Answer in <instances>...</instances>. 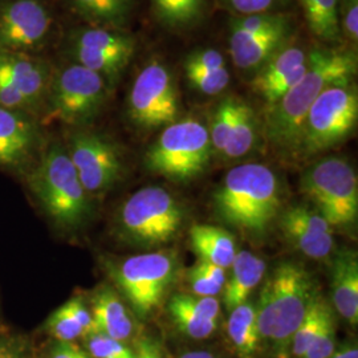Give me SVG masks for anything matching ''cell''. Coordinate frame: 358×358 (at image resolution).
Wrapping results in <instances>:
<instances>
[{
  "mask_svg": "<svg viewBox=\"0 0 358 358\" xmlns=\"http://www.w3.org/2000/svg\"><path fill=\"white\" fill-rule=\"evenodd\" d=\"M357 68V53L353 50L312 48L304 76L266 109L263 134L269 145L278 152L296 154L308 112L321 92L333 84L353 81Z\"/></svg>",
  "mask_w": 358,
  "mask_h": 358,
  "instance_id": "6da1fadb",
  "label": "cell"
},
{
  "mask_svg": "<svg viewBox=\"0 0 358 358\" xmlns=\"http://www.w3.org/2000/svg\"><path fill=\"white\" fill-rule=\"evenodd\" d=\"M217 215L241 230L262 234L278 215L279 182L266 165L232 167L214 195Z\"/></svg>",
  "mask_w": 358,
  "mask_h": 358,
  "instance_id": "7a4b0ae2",
  "label": "cell"
},
{
  "mask_svg": "<svg viewBox=\"0 0 358 358\" xmlns=\"http://www.w3.org/2000/svg\"><path fill=\"white\" fill-rule=\"evenodd\" d=\"M316 294L306 268L291 262L279 264L260 292L256 310L260 338L276 346L291 341Z\"/></svg>",
  "mask_w": 358,
  "mask_h": 358,
  "instance_id": "3957f363",
  "label": "cell"
},
{
  "mask_svg": "<svg viewBox=\"0 0 358 358\" xmlns=\"http://www.w3.org/2000/svg\"><path fill=\"white\" fill-rule=\"evenodd\" d=\"M28 183L45 213L65 229L80 226L90 214V202L66 149L51 145L31 171Z\"/></svg>",
  "mask_w": 358,
  "mask_h": 358,
  "instance_id": "277c9868",
  "label": "cell"
},
{
  "mask_svg": "<svg viewBox=\"0 0 358 358\" xmlns=\"http://www.w3.org/2000/svg\"><path fill=\"white\" fill-rule=\"evenodd\" d=\"M213 154L207 127L196 120L167 125L145 155V165L158 176L186 182L205 171Z\"/></svg>",
  "mask_w": 358,
  "mask_h": 358,
  "instance_id": "5b68a950",
  "label": "cell"
},
{
  "mask_svg": "<svg viewBox=\"0 0 358 358\" xmlns=\"http://www.w3.org/2000/svg\"><path fill=\"white\" fill-rule=\"evenodd\" d=\"M358 92L355 81L321 92L308 112L296 154L313 157L345 141L357 125Z\"/></svg>",
  "mask_w": 358,
  "mask_h": 358,
  "instance_id": "8992f818",
  "label": "cell"
},
{
  "mask_svg": "<svg viewBox=\"0 0 358 358\" xmlns=\"http://www.w3.org/2000/svg\"><path fill=\"white\" fill-rule=\"evenodd\" d=\"M63 53L68 62L100 75L113 90L136 53V38L125 29L84 24L68 32Z\"/></svg>",
  "mask_w": 358,
  "mask_h": 358,
  "instance_id": "52a82bcc",
  "label": "cell"
},
{
  "mask_svg": "<svg viewBox=\"0 0 358 358\" xmlns=\"http://www.w3.org/2000/svg\"><path fill=\"white\" fill-rule=\"evenodd\" d=\"M109 92V85L100 75L66 62L53 68L44 106L52 120L85 125L101 112Z\"/></svg>",
  "mask_w": 358,
  "mask_h": 358,
  "instance_id": "ba28073f",
  "label": "cell"
},
{
  "mask_svg": "<svg viewBox=\"0 0 358 358\" xmlns=\"http://www.w3.org/2000/svg\"><path fill=\"white\" fill-rule=\"evenodd\" d=\"M301 190L315 203L331 227H346L358 214V179L343 157H327L308 169Z\"/></svg>",
  "mask_w": 358,
  "mask_h": 358,
  "instance_id": "9c48e42d",
  "label": "cell"
},
{
  "mask_svg": "<svg viewBox=\"0 0 358 358\" xmlns=\"http://www.w3.org/2000/svg\"><path fill=\"white\" fill-rule=\"evenodd\" d=\"M121 229L136 243L164 244L174 239L182 224L178 202L162 187H145L133 194L120 214Z\"/></svg>",
  "mask_w": 358,
  "mask_h": 358,
  "instance_id": "30bf717a",
  "label": "cell"
},
{
  "mask_svg": "<svg viewBox=\"0 0 358 358\" xmlns=\"http://www.w3.org/2000/svg\"><path fill=\"white\" fill-rule=\"evenodd\" d=\"M128 115L138 128L157 129L177 121V83L166 65L150 62L134 78L128 94Z\"/></svg>",
  "mask_w": 358,
  "mask_h": 358,
  "instance_id": "8fae6325",
  "label": "cell"
},
{
  "mask_svg": "<svg viewBox=\"0 0 358 358\" xmlns=\"http://www.w3.org/2000/svg\"><path fill=\"white\" fill-rule=\"evenodd\" d=\"M174 273V256L150 252L124 260L113 269L112 275L136 313L146 317L161 304Z\"/></svg>",
  "mask_w": 358,
  "mask_h": 358,
  "instance_id": "7c38bea8",
  "label": "cell"
},
{
  "mask_svg": "<svg viewBox=\"0 0 358 358\" xmlns=\"http://www.w3.org/2000/svg\"><path fill=\"white\" fill-rule=\"evenodd\" d=\"M53 66L40 56L0 52V105L27 113L45 103Z\"/></svg>",
  "mask_w": 358,
  "mask_h": 358,
  "instance_id": "4fadbf2b",
  "label": "cell"
},
{
  "mask_svg": "<svg viewBox=\"0 0 358 358\" xmlns=\"http://www.w3.org/2000/svg\"><path fill=\"white\" fill-rule=\"evenodd\" d=\"M55 34V16L44 0H0V52L38 56Z\"/></svg>",
  "mask_w": 358,
  "mask_h": 358,
  "instance_id": "5bb4252c",
  "label": "cell"
},
{
  "mask_svg": "<svg viewBox=\"0 0 358 358\" xmlns=\"http://www.w3.org/2000/svg\"><path fill=\"white\" fill-rule=\"evenodd\" d=\"M66 152L85 192L108 190L122 174L124 162L118 146L100 133H73Z\"/></svg>",
  "mask_w": 358,
  "mask_h": 358,
  "instance_id": "9a60e30c",
  "label": "cell"
},
{
  "mask_svg": "<svg viewBox=\"0 0 358 358\" xmlns=\"http://www.w3.org/2000/svg\"><path fill=\"white\" fill-rule=\"evenodd\" d=\"M294 17L288 13L262 29L245 31L230 27L231 60L243 75L252 77L273 55L294 40Z\"/></svg>",
  "mask_w": 358,
  "mask_h": 358,
  "instance_id": "2e32d148",
  "label": "cell"
},
{
  "mask_svg": "<svg viewBox=\"0 0 358 358\" xmlns=\"http://www.w3.org/2000/svg\"><path fill=\"white\" fill-rule=\"evenodd\" d=\"M309 51L292 40L251 77L252 90L264 100L267 108L278 103L304 76Z\"/></svg>",
  "mask_w": 358,
  "mask_h": 358,
  "instance_id": "e0dca14e",
  "label": "cell"
},
{
  "mask_svg": "<svg viewBox=\"0 0 358 358\" xmlns=\"http://www.w3.org/2000/svg\"><path fill=\"white\" fill-rule=\"evenodd\" d=\"M280 226L285 238L308 257L320 260L331 254L332 227L317 211L296 206L282 214Z\"/></svg>",
  "mask_w": 358,
  "mask_h": 358,
  "instance_id": "ac0fdd59",
  "label": "cell"
},
{
  "mask_svg": "<svg viewBox=\"0 0 358 358\" xmlns=\"http://www.w3.org/2000/svg\"><path fill=\"white\" fill-rule=\"evenodd\" d=\"M38 130L31 115L0 105V166L27 164L38 148Z\"/></svg>",
  "mask_w": 358,
  "mask_h": 358,
  "instance_id": "d6986e66",
  "label": "cell"
},
{
  "mask_svg": "<svg viewBox=\"0 0 358 358\" xmlns=\"http://www.w3.org/2000/svg\"><path fill=\"white\" fill-rule=\"evenodd\" d=\"M183 68L189 84L206 96H217L230 85L227 60L217 48L192 51L185 59Z\"/></svg>",
  "mask_w": 358,
  "mask_h": 358,
  "instance_id": "ffe728a7",
  "label": "cell"
},
{
  "mask_svg": "<svg viewBox=\"0 0 358 358\" xmlns=\"http://www.w3.org/2000/svg\"><path fill=\"white\" fill-rule=\"evenodd\" d=\"M333 304L352 325L358 321V260L356 252L337 254L332 268Z\"/></svg>",
  "mask_w": 358,
  "mask_h": 358,
  "instance_id": "44dd1931",
  "label": "cell"
},
{
  "mask_svg": "<svg viewBox=\"0 0 358 358\" xmlns=\"http://www.w3.org/2000/svg\"><path fill=\"white\" fill-rule=\"evenodd\" d=\"M93 331L101 333L117 341L129 338L134 329V324L120 297L109 288H103L93 297L92 306Z\"/></svg>",
  "mask_w": 358,
  "mask_h": 358,
  "instance_id": "7402d4cb",
  "label": "cell"
},
{
  "mask_svg": "<svg viewBox=\"0 0 358 358\" xmlns=\"http://www.w3.org/2000/svg\"><path fill=\"white\" fill-rule=\"evenodd\" d=\"M230 279L224 284L223 300L229 310L242 306L263 280L266 263L250 251H241L231 264Z\"/></svg>",
  "mask_w": 358,
  "mask_h": 358,
  "instance_id": "603a6c76",
  "label": "cell"
},
{
  "mask_svg": "<svg viewBox=\"0 0 358 358\" xmlns=\"http://www.w3.org/2000/svg\"><path fill=\"white\" fill-rule=\"evenodd\" d=\"M65 7L87 26L125 29L134 10V0H63Z\"/></svg>",
  "mask_w": 358,
  "mask_h": 358,
  "instance_id": "cb8c5ba5",
  "label": "cell"
},
{
  "mask_svg": "<svg viewBox=\"0 0 358 358\" xmlns=\"http://www.w3.org/2000/svg\"><path fill=\"white\" fill-rule=\"evenodd\" d=\"M190 241L199 260L220 268H230L236 255L235 241L230 232L214 226L194 224L190 229Z\"/></svg>",
  "mask_w": 358,
  "mask_h": 358,
  "instance_id": "d4e9b609",
  "label": "cell"
},
{
  "mask_svg": "<svg viewBox=\"0 0 358 358\" xmlns=\"http://www.w3.org/2000/svg\"><path fill=\"white\" fill-rule=\"evenodd\" d=\"M309 32L321 43L341 47L338 0H299Z\"/></svg>",
  "mask_w": 358,
  "mask_h": 358,
  "instance_id": "484cf974",
  "label": "cell"
},
{
  "mask_svg": "<svg viewBox=\"0 0 358 358\" xmlns=\"http://www.w3.org/2000/svg\"><path fill=\"white\" fill-rule=\"evenodd\" d=\"M154 16L171 32H186L205 17L207 0H150Z\"/></svg>",
  "mask_w": 358,
  "mask_h": 358,
  "instance_id": "4316f807",
  "label": "cell"
},
{
  "mask_svg": "<svg viewBox=\"0 0 358 358\" xmlns=\"http://www.w3.org/2000/svg\"><path fill=\"white\" fill-rule=\"evenodd\" d=\"M229 336L242 358H251L255 355L260 341L256 309L250 303H243L231 310L229 319Z\"/></svg>",
  "mask_w": 358,
  "mask_h": 358,
  "instance_id": "83f0119b",
  "label": "cell"
},
{
  "mask_svg": "<svg viewBox=\"0 0 358 358\" xmlns=\"http://www.w3.org/2000/svg\"><path fill=\"white\" fill-rule=\"evenodd\" d=\"M257 128L259 125L254 109L248 103L239 100L223 155L231 159H238L250 153L257 141Z\"/></svg>",
  "mask_w": 358,
  "mask_h": 358,
  "instance_id": "f1b7e54d",
  "label": "cell"
},
{
  "mask_svg": "<svg viewBox=\"0 0 358 358\" xmlns=\"http://www.w3.org/2000/svg\"><path fill=\"white\" fill-rule=\"evenodd\" d=\"M169 312L180 332L192 338H207L217 329V320H208L194 312L186 304L182 294H176L169 303Z\"/></svg>",
  "mask_w": 358,
  "mask_h": 358,
  "instance_id": "f546056e",
  "label": "cell"
},
{
  "mask_svg": "<svg viewBox=\"0 0 358 358\" xmlns=\"http://www.w3.org/2000/svg\"><path fill=\"white\" fill-rule=\"evenodd\" d=\"M329 310H331L329 306L322 300V297L316 294V297L308 308L304 319L300 322L299 328L296 329L294 337L291 340L292 352L296 357H304V355L307 353L309 346L313 343L316 334L320 329L325 315Z\"/></svg>",
  "mask_w": 358,
  "mask_h": 358,
  "instance_id": "4dcf8cb0",
  "label": "cell"
},
{
  "mask_svg": "<svg viewBox=\"0 0 358 358\" xmlns=\"http://www.w3.org/2000/svg\"><path fill=\"white\" fill-rule=\"evenodd\" d=\"M238 105H239V99H235V97L223 99L220 103H217L214 113L211 115L210 125L207 127L213 152H217L220 155H223L226 143L229 141L232 124L238 110Z\"/></svg>",
  "mask_w": 358,
  "mask_h": 358,
  "instance_id": "1f68e13d",
  "label": "cell"
},
{
  "mask_svg": "<svg viewBox=\"0 0 358 358\" xmlns=\"http://www.w3.org/2000/svg\"><path fill=\"white\" fill-rule=\"evenodd\" d=\"M189 282L195 296H213L222 292L227 282L224 269L199 260L189 272Z\"/></svg>",
  "mask_w": 358,
  "mask_h": 358,
  "instance_id": "d6a6232c",
  "label": "cell"
},
{
  "mask_svg": "<svg viewBox=\"0 0 358 358\" xmlns=\"http://www.w3.org/2000/svg\"><path fill=\"white\" fill-rule=\"evenodd\" d=\"M45 328L57 341L63 343H72L78 337L84 336L83 328L71 316V313L65 309L64 306L52 313L47 320Z\"/></svg>",
  "mask_w": 358,
  "mask_h": 358,
  "instance_id": "836d02e7",
  "label": "cell"
},
{
  "mask_svg": "<svg viewBox=\"0 0 358 358\" xmlns=\"http://www.w3.org/2000/svg\"><path fill=\"white\" fill-rule=\"evenodd\" d=\"M235 16L256 13H284L292 0H219Z\"/></svg>",
  "mask_w": 358,
  "mask_h": 358,
  "instance_id": "e575fe53",
  "label": "cell"
},
{
  "mask_svg": "<svg viewBox=\"0 0 358 358\" xmlns=\"http://www.w3.org/2000/svg\"><path fill=\"white\" fill-rule=\"evenodd\" d=\"M336 352V327L332 310H329L321 324L313 343L303 358H329Z\"/></svg>",
  "mask_w": 358,
  "mask_h": 358,
  "instance_id": "d590c367",
  "label": "cell"
},
{
  "mask_svg": "<svg viewBox=\"0 0 358 358\" xmlns=\"http://www.w3.org/2000/svg\"><path fill=\"white\" fill-rule=\"evenodd\" d=\"M87 345L93 358H136V355L121 341L101 333L88 334Z\"/></svg>",
  "mask_w": 358,
  "mask_h": 358,
  "instance_id": "8d00e7d4",
  "label": "cell"
},
{
  "mask_svg": "<svg viewBox=\"0 0 358 358\" xmlns=\"http://www.w3.org/2000/svg\"><path fill=\"white\" fill-rule=\"evenodd\" d=\"M338 23L343 41L356 51L358 43V0H338Z\"/></svg>",
  "mask_w": 358,
  "mask_h": 358,
  "instance_id": "74e56055",
  "label": "cell"
},
{
  "mask_svg": "<svg viewBox=\"0 0 358 358\" xmlns=\"http://www.w3.org/2000/svg\"><path fill=\"white\" fill-rule=\"evenodd\" d=\"M182 297L186 304L202 317L208 320H217V316L220 313V304L215 297L195 294H182Z\"/></svg>",
  "mask_w": 358,
  "mask_h": 358,
  "instance_id": "f35d334b",
  "label": "cell"
},
{
  "mask_svg": "<svg viewBox=\"0 0 358 358\" xmlns=\"http://www.w3.org/2000/svg\"><path fill=\"white\" fill-rule=\"evenodd\" d=\"M64 308L71 313V316L78 322V325L83 328L84 336H88L93 331V319L92 313L84 306L81 299L75 297L65 303Z\"/></svg>",
  "mask_w": 358,
  "mask_h": 358,
  "instance_id": "ab89813d",
  "label": "cell"
},
{
  "mask_svg": "<svg viewBox=\"0 0 358 358\" xmlns=\"http://www.w3.org/2000/svg\"><path fill=\"white\" fill-rule=\"evenodd\" d=\"M48 358H93L90 353H87L84 349L77 346L73 343H63L59 341L56 345L52 348L51 353Z\"/></svg>",
  "mask_w": 358,
  "mask_h": 358,
  "instance_id": "60d3db41",
  "label": "cell"
},
{
  "mask_svg": "<svg viewBox=\"0 0 358 358\" xmlns=\"http://www.w3.org/2000/svg\"><path fill=\"white\" fill-rule=\"evenodd\" d=\"M136 358H164L162 349L159 344L152 338H143L137 346Z\"/></svg>",
  "mask_w": 358,
  "mask_h": 358,
  "instance_id": "b9f144b4",
  "label": "cell"
},
{
  "mask_svg": "<svg viewBox=\"0 0 358 358\" xmlns=\"http://www.w3.org/2000/svg\"><path fill=\"white\" fill-rule=\"evenodd\" d=\"M329 358H358L357 346L352 345L340 349L338 352H334Z\"/></svg>",
  "mask_w": 358,
  "mask_h": 358,
  "instance_id": "7bdbcfd3",
  "label": "cell"
},
{
  "mask_svg": "<svg viewBox=\"0 0 358 358\" xmlns=\"http://www.w3.org/2000/svg\"><path fill=\"white\" fill-rule=\"evenodd\" d=\"M0 358H17V355L11 346L0 343Z\"/></svg>",
  "mask_w": 358,
  "mask_h": 358,
  "instance_id": "ee69618b",
  "label": "cell"
},
{
  "mask_svg": "<svg viewBox=\"0 0 358 358\" xmlns=\"http://www.w3.org/2000/svg\"><path fill=\"white\" fill-rule=\"evenodd\" d=\"M180 358H214V356L205 350H198V352H189Z\"/></svg>",
  "mask_w": 358,
  "mask_h": 358,
  "instance_id": "f6af8a7d",
  "label": "cell"
},
{
  "mask_svg": "<svg viewBox=\"0 0 358 358\" xmlns=\"http://www.w3.org/2000/svg\"><path fill=\"white\" fill-rule=\"evenodd\" d=\"M214 358H215V357H214Z\"/></svg>",
  "mask_w": 358,
  "mask_h": 358,
  "instance_id": "bcb514c9",
  "label": "cell"
}]
</instances>
